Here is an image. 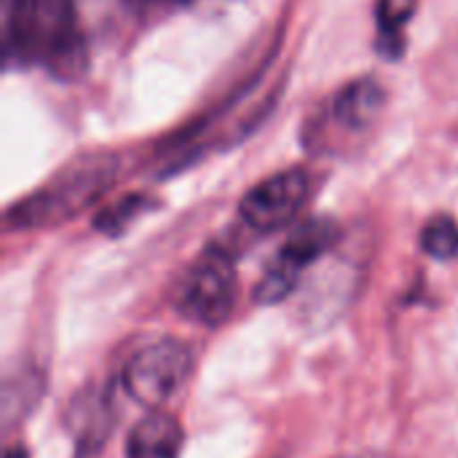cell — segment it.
Here are the masks:
<instances>
[{
    "mask_svg": "<svg viewBox=\"0 0 458 458\" xmlns=\"http://www.w3.org/2000/svg\"><path fill=\"white\" fill-rule=\"evenodd\" d=\"M8 64L48 67L67 75L83 59L75 0H0Z\"/></svg>",
    "mask_w": 458,
    "mask_h": 458,
    "instance_id": "6da1fadb",
    "label": "cell"
},
{
    "mask_svg": "<svg viewBox=\"0 0 458 458\" xmlns=\"http://www.w3.org/2000/svg\"><path fill=\"white\" fill-rule=\"evenodd\" d=\"M115 158L97 153L83 156L56 172L43 188L8 209L11 228H51L91 207L115 182Z\"/></svg>",
    "mask_w": 458,
    "mask_h": 458,
    "instance_id": "7a4b0ae2",
    "label": "cell"
},
{
    "mask_svg": "<svg viewBox=\"0 0 458 458\" xmlns=\"http://www.w3.org/2000/svg\"><path fill=\"white\" fill-rule=\"evenodd\" d=\"M193 370V352L177 338H158L126 362L123 389L129 397L150 411H158L180 392Z\"/></svg>",
    "mask_w": 458,
    "mask_h": 458,
    "instance_id": "3957f363",
    "label": "cell"
},
{
    "mask_svg": "<svg viewBox=\"0 0 458 458\" xmlns=\"http://www.w3.org/2000/svg\"><path fill=\"white\" fill-rule=\"evenodd\" d=\"M335 239H338V225L333 220L317 217L298 225L284 242V247L276 252V258L266 266L260 282L255 284V301L263 306L284 301L295 290L303 268H309L317 258H322L335 244Z\"/></svg>",
    "mask_w": 458,
    "mask_h": 458,
    "instance_id": "277c9868",
    "label": "cell"
},
{
    "mask_svg": "<svg viewBox=\"0 0 458 458\" xmlns=\"http://www.w3.org/2000/svg\"><path fill=\"white\" fill-rule=\"evenodd\" d=\"M236 306V266L233 258L212 247L188 271L180 287V309L199 325H223Z\"/></svg>",
    "mask_w": 458,
    "mask_h": 458,
    "instance_id": "5b68a950",
    "label": "cell"
},
{
    "mask_svg": "<svg viewBox=\"0 0 458 458\" xmlns=\"http://www.w3.org/2000/svg\"><path fill=\"white\" fill-rule=\"evenodd\" d=\"M309 191L311 180L303 169L276 172L247 191V196L239 204V215L258 233L279 231L298 217L309 199Z\"/></svg>",
    "mask_w": 458,
    "mask_h": 458,
    "instance_id": "8992f818",
    "label": "cell"
},
{
    "mask_svg": "<svg viewBox=\"0 0 458 458\" xmlns=\"http://www.w3.org/2000/svg\"><path fill=\"white\" fill-rule=\"evenodd\" d=\"M384 102H386V94H384L381 83L376 78H360V81L346 83L333 97L330 115H333L335 126H341V131L362 134L378 121Z\"/></svg>",
    "mask_w": 458,
    "mask_h": 458,
    "instance_id": "52a82bcc",
    "label": "cell"
},
{
    "mask_svg": "<svg viewBox=\"0 0 458 458\" xmlns=\"http://www.w3.org/2000/svg\"><path fill=\"white\" fill-rule=\"evenodd\" d=\"M185 432L169 413L153 411L140 419L126 440V458H180Z\"/></svg>",
    "mask_w": 458,
    "mask_h": 458,
    "instance_id": "ba28073f",
    "label": "cell"
},
{
    "mask_svg": "<svg viewBox=\"0 0 458 458\" xmlns=\"http://www.w3.org/2000/svg\"><path fill=\"white\" fill-rule=\"evenodd\" d=\"M416 13V0H378V43L386 56H400L405 48V27Z\"/></svg>",
    "mask_w": 458,
    "mask_h": 458,
    "instance_id": "9c48e42d",
    "label": "cell"
},
{
    "mask_svg": "<svg viewBox=\"0 0 458 458\" xmlns=\"http://www.w3.org/2000/svg\"><path fill=\"white\" fill-rule=\"evenodd\" d=\"M421 247L435 260H451L458 255V223L448 215H437L421 233Z\"/></svg>",
    "mask_w": 458,
    "mask_h": 458,
    "instance_id": "30bf717a",
    "label": "cell"
},
{
    "mask_svg": "<svg viewBox=\"0 0 458 458\" xmlns=\"http://www.w3.org/2000/svg\"><path fill=\"white\" fill-rule=\"evenodd\" d=\"M153 207V201L148 199V196H126V199H121L118 204H113V207H107L99 217H97V231H102V233H107V236H118V233H123L137 217H142L148 209Z\"/></svg>",
    "mask_w": 458,
    "mask_h": 458,
    "instance_id": "8fae6325",
    "label": "cell"
},
{
    "mask_svg": "<svg viewBox=\"0 0 458 458\" xmlns=\"http://www.w3.org/2000/svg\"><path fill=\"white\" fill-rule=\"evenodd\" d=\"M140 3H150V5H174V3H188V0H140Z\"/></svg>",
    "mask_w": 458,
    "mask_h": 458,
    "instance_id": "7c38bea8",
    "label": "cell"
}]
</instances>
